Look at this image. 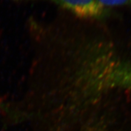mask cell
Masks as SVG:
<instances>
[{
	"label": "cell",
	"instance_id": "cell-1",
	"mask_svg": "<svg viewBox=\"0 0 131 131\" xmlns=\"http://www.w3.org/2000/svg\"><path fill=\"white\" fill-rule=\"evenodd\" d=\"M44 1V0H43ZM59 5L74 15L84 18H98L103 16L105 9L98 0H45Z\"/></svg>",
	"mask_w": 131,
	"mask_h": 131
},
{
	"label": "cell",
	"instance_id": "cell-2",
	"mask_svg": "<svg viewBox=\"0 0 131 131\" xmlns=\"http://www.w3.org/2000/svg\"><path fill=\"white\" fill-rule=\"evenodd\" d=\"M113 83H118L122 86L131 89V68L117 70L112 75Z\"/></svg>",
	"mask_w": 131,
	"mask_h": 131
},
{
	"label": "cell",
	"instance_id": "cell-3",
	"mask_svg": "<svg viewBox=\"0 0 131 131\" xmlns=\"http://www.w3.org/2000/svg\"><path fill=\"white\" fill-rule=\"evenodd\" d=\"M101 6L106 7L131 6V0H98Z\"/></svg>",
	"mask_w": 131,
	"mask_h": 131
}]
</instances>
